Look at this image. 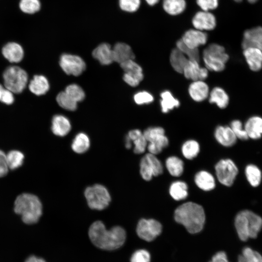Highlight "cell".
<instances>
[{"label": "cell", "mask_w": 262, "mask_h": 262, "mask_svg": "<svg viewBox=\"0 0 262 262\" xmlns=\"http://www.w3.org/2000/svg\"><path fill=\"white\" fill-rule=\"evenodd\" d=\"M88 235L92 243L97 247L112 250L121 247L124 243L126 233L120 226H115L107 230L100 221H96L90 227Z\"/></svg>", "instance_id": "1"}, {"label": "cell", "mask_w": 262, "mask_h": 262, "mask_svg": "<svg viewBox=\"0 0 262 262\" xmlns=\"http://www.w3.org/2000/svg\"><path fill=\"white\" fill-rule=\"evenodd\" d=\"M174 219L177 223L182 225L189 233L195 234L203 229L205 214L201 205L188 202L180 205L176 209Z\"/></svg>", "instance_id": "2"}, {"label": "cell", "mask_w": 262, "mask_h": 262, "mask_svg": "<svg viewBox=\"0 0 262 262\" xmlns=\"http://www.w3.org/2000/svg\"><path fill=\"white\" fill-rule=\"evenodd\" d=\"M15 213L27 224H33L39 220L42 213V205L38 197L28 193L19 195L14 203Z\"/></svg>", "instance_id": "3"}, {"label": "cell", "mask_w": 262, "mask_h": 262, "mask_svg": "<svg viewBox=\"0 0 262 262\" xmlns=\"http://www.w3.org/2000/svg\"><path fill=\"white\" fill-rule=\"evenodd\" d=\"M235 227L241 240L255 238L262 228V218L250 211L244 210L236 215Z\"/></svg>", "instance_id": "4"}, {"label": "cell", "mask_w": 262, "mask_h": 262, "mask_svg": "<svg viewBox=\"0 0 262 262\" xmlns=\"http://www.w3.org/2000/svg\"><path fill=\"white\" fill-rule=\"evenodd\" d=\"M84 194L88 206L93 210H104L109 206L111 199L107 188L99 184L87 187Z\"/></svg>", "instance_id": "5"}, {"label": "cell", "mask_w": 262, "mask_h": 262, "mask_svg": "<svg viewBox=\"0 0 262 262\" xmlns=\"http://www.w3.org/2000/svg\"><path fill=\"white\" fill-rule=\"evenodd\" d=\"M4 86L14 93H20L26 86L28 75L22 68L17 66L7 67L3 74Z\"/></svg>", "instance_id": "6"}, {"label": "cell", "mask_w": 262, "mask_h": 262, "mask_svg": "<svg viewBox=\"0 0 262 262\" xmlns=\"http://www.w3.org/2000/svg\"><path fill=\"white\" fill-rule=\"evenodd\" d=\"M143 135L149 142L147 148L150 153L158 154L168 146L169 140L165 135V131L163 127H149L145 130Z\"/></svg>", "instance_id": "7"}, {"label": "cell", "mask_w": 262, "mask_h": 262, "mask_svg": "<svg viewBox=\"0 0 262 262\" xmlns=\"http://www.w3.org/2000/svg\"><path fill=\"white\" fill-rule=\"evenodd\" d=\"M216 177L219 181L224 185H232L238 172L234 163L230 159H222L215 166Z\"/></svg>", "instance_id": "8"}, {"label": "cell", "mask_w": 262, "mask_h": 262, "mask_svg": "<svg viewBox=\"0 0 262 262\" xmlns=\"http://www.w3.org/2000/svg\"><path fill=\"white\" fill-rule=\"evenodd\" d=\"M162 231V224L154 219H141L136 227V232L139 237L147 242L154 240Z\"/></svg>", "instance_id": "9"}, {"label": "cell", "mask_w": 262, "mask_h": 262, "mask_svg": "<svg viewBox=\"0 0 262 262\" xmlns=\"http://www.w3.org/2000/svg\"><path fill=\"white\" fill-rule=\"evenodd\" d=\"M59 65L66 74L75 76L81 75L86 67L85 63L81 57L67 53L61 56Z\"/></svg>", "instance_id": "10"}, {"label": "cell", "mask_w": 262, "mask_h": 262, "mask_svg": "<svg viewBox=\"0 0 262 262\" xmlns=\"http://www.w3.org/2000/svg\"><path fill=\"white\" fill-rule=\"evenodd\" d=\"M183 44L192 49H198L205 45L208 40V35L204 31L190 29L186 31L180 39Z\"/></svg>", "instance_id": "11"}, {"label": "cell", "mask_w": 262, "mask_h": 262, "mask_svg": "<svg viewBox=\"0 0 262 262\" xmlns=\"http://www.w3.org/2000/svg\"><path fill=\"white\" fill-rule=\"evenodd\" d=\"M192 22L195 29L201 31L212 30L216 24V18L212 13L202 10L195 15Z\"/></svg>", "instance_id": "12"}, {"label": "cell", "mask_w": 262, "mask_h": 262, "mask_svg": "<svg viewBox=\"0 0 262 262\" xmlns=\"http://www.w3.org/2000/svg\"><path fill=\"white\" fill-rule=\"evenodd\" d=\"M242 47L244 49L255 48L262 51V27H257L244 32Z\"/></svg>", "instance_id": "13"}, {"label": "cell", "mask_w": 262, "mask_h": 262, "mask_svg": "<svg viewBox=\"0 0 262 262\" xmlns=\"http://www.w3.org/2000/svg\"><path fill=\"white\" fill-rule=\"evenodd\" d=\"M188 92L190 98L195 101H203L209 97L210 88L206 82L202 80L192 81L189 84Z\"/></svg>", "instance_id": "14"}, {"label": "cell", "mask_w": 262, "mask_h": 262, "mask_svg": "<svg viewBox=\"0 0 262 262\" xmlns=\"http://www.w3.org/2000/svg\"><path fill=\"white\" fill-rule=\"evenodd\" d=\"M203 59L222 62L226 64L229 59V55L225 48L216 43L209 45L203 51Z\"/></svg>", "instance_id": "15"}, {"label": "cell", "mask_w": 262, "mask_h": 262, "mask_svg": "<svg viewBox=\"0 0 262 262\" xmlns=\"http://www.w3.org/2000/svg\"><path fill=\"white\" fill-rule=\"evenodd\" d=\"M214 136L218 143L226 147L234 145L237 139L231 128L228 126H217L214 130Z\"/></svg>", "instance_id": "16"}, {"label": "cell", "mask_w": 262, "mask_h": 262, "mask_svg": "<svg viewBox=\"0 0 262 262\" xmlns=\"http://www.w3.org/2000/svg\"><path fill=\"white\" fill-rule=\"evenodd\" d=\"M243 54L250 68L253 71H258L262 68V51L255 48L244 49Z\"/></svg>", "instance_id": "17"}, {"label": "cell", "mask_w": 262, "mask_h": 262, "mask_svg": "<svg viewBox=\"0 0 262 262\" xmlns=\"http://www.w3.org/2000/svg\"><path fill=\"white\" fill-rule=\"evenodd\" d=\"M92 55L103 65H108L114 62L113 49L106 43H101L97 47L93 50Z\"/></svg>", "instance_id": "18"}, {"label": "cell", "mask_w": 262, "mask_h": 262, "mask_svg": "<svg viewBox=\"0 0 262 262\" xmlns=\"http://www.w3.org/2000/svg\"><path fill=\"white\" fill-rule=\"evenodd\" d=\"M2 53L11 63L20 62L24 56L22 47L15 42H10L6 44L2 49Z\"/></svg>", "instance_id": "19"}, {"label": "cell", "mask_w": 262, "mask_h": 262, "mask_svg": "<svg viewBox=\"0 0 262 262\" xmlns=\"http://www.w3.org/2000/svg\"><path fill=\"white\" fill-rule=\"evenodd\" d=\"M113 52L114 62L120 64L129 60H134L135 58L131 47L125 43H116L113 49Z\"/></svg>", "instance_id": "20"}, {"label": "cell", "mask_w": 262, "mask_h": 262, "mask_svg": "<svg viewBox=\"0 0 262 262\" xmlns=\"http://www.w3.org/2000/svg\"><path fill=\"white\" fill-rule=\"evenodd\" d=\"M71 130L69 120L65 116L57 115L52 119L51 131L56 135L64 136L67 135Z\"/></svg>", "instance_id": "21"}, {"label": "cell", "mask_w": 262, "mask_h": 262, "mask_svg": "<svg viewBox=\"0 0 262 262\" xmlns=\"http://www.w3.org/2000/svg\"><path fill=\"white\" fill-rule=\"evenodd\" d=\"M245 130L249 138H260L262 136V118L258 116L250 117L246 122Z\"/></svg>", "instance_id": "22"}, {"label": "cell", "mask_w": 262, "mask_h": 262, "mask_svg": "<svg viewBox=\"0 0 262 262\" xmlns=\"http://www.w3.org/2000/svg\"><path fill=\"white\" fill-rule=\"evenodd\" d=\"M209 101L214 103L220 109L226 108L229 103V97L225 90L222 87L216 86L210 91Z\"/></svg>", "instance_id": "23"}, {"label": "cell", "mask_w": 262, "mask_h": 262, "mask_svg": "<svg viewBox=\"0 0 262 262\" xmlns=\"http://www.w3.org/2000/svg\"><path fill=\"white\" fill-rule=\"evenodd\" d=\"M196 185L201 190L208 191L213 189L215 181L213 176L209 172L202 170L197 172L195 176Z\"/></svg>", "instance_id": "24"}, {"label": "cell", "mask_w": 262, "mask_h": 262, "mask_svg": "<svg viewBox=\"0 0 262 262\" xmlns=\"http://www.w3.org/2000/svg\"><path fill=\"white\" fill-rule=\"evenodd\" d=\"M49 88L47 79L43 75H35L29 84V89L34 94L40 96L45 94Z\"/></svg>", "instance_id": "25"}, {"label": "cell", "mask_w": 262, "mask_h": 262, "mask_svg": "<svg viewBox=\"0 0 262 262\" xmlns=\"http://www.w3.org/2000/svg\"><path fill=\"white\" fill-rule=\"evenodd\" d=\"M188 60L186 56L177 48L171 50L169 56L170 63L177 72L182 74L183 68Z\"/></svg>", "instance_id": "26"}, {"label": "cell", "mask_w": 262, "mask_h": 262, "mask_svg": "<svg viewBox=\"0 0 262 262\" xmlns=\"http://www.w3.org/2000/svg\"><path fill=\"white\" fill-rule=\"evenodd\" d=\"M160 106L163 113H167L175 108H178L180 105L179 99L174 97L172 93L169 90H165L160 94Z\"/></svg>", "instance_id": "27"}, {"label": "cell", "mask_w": 262, "mask_h": 262, "mask_svg": "<svg viewBox=\"0 0 262 262\" xmlns=\"http://www.w3.org/2000/svg\"><path fill=\"white\" fill-rule=\"evenodd\" d=\"M171 196L175 200L185 199L188 195V186L182 181H175L171 183L169 189Z\"/></svg>", "instance_id": "28"}, {"label": "cell", "mask_w": 262, "mask_h": 262, "mask_svg": "<svg viewBox=\"0 0 262 262\" xmlns=\"http://www.w3.org/2000/svg\"><path fill=\"white\" fill-rule=\"evenodd\" d=\"M185 0H163L164 10L170 15L176 16L182 13L186 8Z\"/></svg>", "instance_id": "29"}, {"label": "cell", "mask_w": 262, "mask_h": 262, "mask_svg": "<svg viewBox=\"0 0 262 262\" xmlns=\"http://www.w3.org/2000/svg\"><path fill=\"white\" fill-rule=\"evenodd\" d=\"M165 166L170 174L174 177H179L183 173L184 164L178 157L167 158L165 161Z\"/></svg>", "instance_id": "30"}, {"label": "cell", "mask_w": 262, "mask_h": 262, "mask_svg": "<svg viewBox=\"0 0 262 262\" xmlns=\"http://www.w3.org/2000/svg\"><path fill=\"white\" fill-rule=\"evenodd\" d=\"M89 147V138L86 134L82 132H80L76 135L71 145L72 150L79 154L85 152Z\"/></svg>", "instance_id": "31"}, {"label": "cell", "mask_w": 262, "mask_h": 262, "mask_svg": "<svg viewBox=\"0 0 262 262\" xmlns=\"http://www.w3.org/2000/svg\"><path fill=\"white\" fill-rule=\"evenodd\" d=\"M199 151V143L193 139L186 141L181 147V152L183 156L188 160H192L196 157Z\"/></svg>", "instance_id": "32"}, {"label": "cell", "mask_w": 262, "mask_h": 262, "mask_svg": "<svg viewBox=\"0 0 262 262\" xmlns=\"http://www.w3.org/2000/svg\"><path fill=\"white\" fill-rule=\"evenodd\" d=\"M246 179L253 187L258 186L261 183L262 173L260 169L255 165L248 164L245 169Z\"/></svg>", "instance_id": "33"}, {"label": "cell", "mask_w": 262, "mask_h": 262, "mask_svg": "<svg viewBox=\"0 0 262 262\" xmlns=\"http://www.w3.org/2000/svg\"><path fill=\"white\" fill-rule=\"evenodd\" d=\"M200 68L199 62L189 60L183 68L182 74L187 79L192 81L198 80Z\"/></svg>", "instance_id": "34"}, {"label": "cell", "mask_w": 262, "mask_h": 262, "mask_svg": "<svg viewBox=\"0 0 262 262\" xmlns=\"http://www.w3.org/2000/svg\"><path fill=\"white\" fill-rule=\"evenodd\" d=\"M56 101L59 106L66 110L73 111L77 109V102L65 91L61 92L58 94Z\"/></svg>", "instance_id": "35"}, {"label": "cell", "mask_w": 262, "mask_h": 262, "mask_svg": "<svg viewBox=\"0 0 262 262\" xmlns=\"http://www.w3.org/2000/svg\"><path fill=\"white\" fill-rule=\"evenodd\" d=\"M6 155L8 167L11 169H15L19 167L23 163L24 156L19 151L12 150Z\"/></svg>", "instance_id": "36"}, {"label": "cell", "mask_w": 262, "mask_h": 262, "mask_svg": "<svg viewBox=\"0 0 262 262\" xmlns=\"http://www.w3.org/2000/svg\"><path fill=\"white\" fill-rule=\"evenodd\" d=\"M238 262H262V256L258 252L246 247L239 256Z\"/></svg>", "instance_id": "37"}, {"label": "cell", "mask_w": 262, "mask_h": 262, "mask_svg": "<svg viewBox=\"0 0 262 262\" xmlns=\"http://www.w3.org/2000/svg\"><path fill=\"white\" fill-rule=\"evenodd\" d=\"M40 7L39 0H21L19 3L21 10L27 14H34L38 12Z\"/></svg>", "instance_id": "38"}, {"label": "cell", "mask_w": 262, "mask_h": 262, "mask_svg": "<svg viewBox=\"0 0 262 262\" xmlns=\"http://www.w3.org/2000/svg\"><path fill=\"white\" fill-rule=\"evenodd\" d=\"M120 65L125 73L138 76H144L142 67L134 60H127Z\"/></svg>", "instance_id": "39"}, {"label": "cell", "mask_w": 262, "mask_h": 262, "mask_svg": "<svg viewBox=\"0 0 262 262\" xmlns=\"http://www.w3.org/2000/svg\"><path fill=\"white\" fill-rule=\"evenodd\" d=\"M176 48L183 52L189 60L199 62L200 55L198 49H192L187 47L183 44L181 39L179 40L176 42Z\"/></svg>", "instance_id": "40"}, {"label": "cell", "mask_w": 262, "mask_h": 262, "mask_svg": "<svg viewBox=\"0 0 262 262\" xmlns=\"http://www.w3.org/2000/svg\"><path fill=\"white\" fill-rule=\"evenodd\" d=\"M77 102L82 101L85 98V93L78 85L71 84L68 85L65 91Z\"/></svg>", "instance_id": "41"}, {"label": "cell", "mask_w": 262, "mask_h": 262, "mask_svg": "<svg viewBox=\"0 0 262 262\" xmlns=\"http://www.w3.org/2000/svg\"><path fill=\"white\" fill-rule=\"evenodd\" d=\"M140 172L142 178L146 181L151 180L154 176L152 168L145 156L140 161Z\"/></svg>", "instance_id": "42"}, {"label": "cell", "mask_w": 262, "mask_h": 262, "mask_svg": "<svg viewBox=\"0 0 262 262\" xmlns=\"http://www.w3.org/2000/svg\"><path fill=\"white\" fill-rule=\"evenodd\" d=\"M145 156L152 168L153 176H158L161 175L163 172V165L160 161L155 156V155L149 153L146 154Z\"/></svg>", "instance_id": "43"}, {"label": "cell", "mask_w": 262, "mask_h": 262, "mask_svg": "<svg viewBox=\"0 0 262 262\" xmlns=\"http://www.w3.org/2000/svg\"><path fill=\"white\" fill-rule=\"evenodd\" d=\"M134 102L138 105L148 104L154 100V97L147 91H139L133 96Z\"/></svg>", "instance_id": "44"}, {"label": "cell", "mask_w": 262, "mask_h": 262, "mask_svg": "<svg viewBox=\"0 0 262 262\" xmlns=\"http://www.w3.org/2000/svg\"><path fill=\"white\" fill-rule=\"evenodd\" d=\"M230 127L237 138L242 140H246L249 138L246 130L243 129L242 123L240 120H232L230 123Z\"/></svg>", "instance_id": "45"}, {"label": "cell", "mask_w": 262, "mask_h": 262, "mask_svg": "<svg viewBox=\"0 0 262 262\" xmlns=\"http://www.w3.org/2000/svg\"><path fill=\"white\" fill-rule=\"evenodd\" d=\"M140 2V0H119V5L122 10L132 13L138 9Z\"/></svg>", "instance_id": "46"}, {"label": "cell", "mask_w": 262, "mask_h": 262, "mask_svg": "<svg viewBox=\"0 0 262 262\" xmlns=\"http://www.w3.org/2000/svg\"><path fill=\"white\" fill-rule=\"evenodd\" d=\"M131 142L134 146L133 151L136 154H141L145 152L147 146V141L143 135V133Z\"/></svg>", "instance_id": "47"}, {"label": "cell", "mask_w": 262, "mask_h": 262, "mask_svg": "<svg viewBox=\"0 0 262 262\" xmlns=\"http://www.w3.org/2000/svg\"><path fill=\"white\" fill-rule=\"evenodd\" d=\"M150 255L145 249H141L135 251L131 258V262H150Z\"/></svg>", "instance_id": "48"}, {"label": "cell", "mask_w": 262, "mask_h": 262, "mask_svg": "<svg viewBox=\"0 0 262 262\" xmlns=\"http://www.w3.org/2000/svg\"><path fill=\"white\" fill-rule=\"evenodd\" d=\"M12 93L5 87L0 84V101L6 104L10 105L13 103L14 98Z\"/></svg>", "instance_id": "49"}, {"label": "cell", "mask_w": 262, "mask_h": 262, "mask_svg": "<svg viewBox=\"0 0 262 262\" xmlns=\"http://www.w3.org/2000/svg\"><path fill=\"white\" fill-rule=\"evenodd\" d=\"M196 1L202 10L205 11L214 10L218 5V0H196Z\"/></svg>", "instance_id": "50"}, {"label": "cell", "mask_w": 262, "mask_h": 262, "mask_svg": "<svg viewBox=\"0 0 262 262\" xmlns=\"http://www.w3.org/2000/svg\"><path fill=\"white\" fill-rule=\"evenodd\" d=\"M123 79L129 85L132 87L137 86L143 80L144 78L138 76L125 73Z\"/></svg>", "instance_id": "51"}, {"label": "cell", "mask_w": 262, "mask_h": 262, "mask_svg": "<svg viewBox=\"0 0 262 262\" xmlns=\"http://www.w3.org/2000/svg\"><path fill=\"white\" fill-rule=\"evenodd\" d=\"M6 154L0 150V177L5 176L8 171Z\"/></svg>", "instance_id": "52"}, {"label": "cell", "mask_w": 262, "mask_h": 262, "mask_svg": "<svg viewBox=\"0 0 262 262\" xmlns=\"http://www.w3.org/2000/svg\"><path fill=\"white\" fill-rule=\"evenodd\" d=\"M210 262H229L227 256L225 252L220 251L217 252L213 256Z\"/></svg>", "instance_id": "53"}, {"label": "cell", "mask_w": 262, "mask_h": 262, "mask_svg": "<svg viewBox=\"0 0 262 262\" xmlns=\"http://www.w3.org/2000/svg\"><path fill=\"white\" fill-rule=\"evenodd\" d=\"M208 70H209L206 67H201L199 74L198 80L202 81L205 80L208 76Z\"/></svg>", "instance_id": "54"}, {"label": "cell", "mask_w": 262, "mask_h": 262, "mask_svg": "<svg viewBox=\"0 0 262 262\" xmlns=\"http://www.w3.org/2000/svg\"><path fill=\"white\" fill-rule=\"evenodd\" d=\"M24 262H46L42 258L35 256H31Z\"/></svg>", "instance_id": "55"}, {"label": "cell", "mask_w": 262, "mask_h": 262, "mask_svg": "<svg viewBox=\"0 0 262 262\" xmlns=\"http://www.w3.org/2000/svg\"><path fill=\"white\" fill-rule=\"evenodd\" d=\"M131 145V141L127 135L125 138V147L127 148L130 149Z\"/></svg>", "instance_id": "56"}, {"label": "cell", "mask_w": 262, "mask_h": 262, "mask_svg": "<svg viewBox=\"0 0 262 262\" xmlns=\"http://www.w3.org/2000/svg\"><path fill=\"white\" fill-rule=\"evenodd\" d=\"M147 3L150 6H153L156 4L159 0H145Z\"/></svg>", "instance_id": "57"}, {"label": "cell", "mask_w": 262, "mask_h": 262, "mask_svg": "<svg viewBox=\"0 0 262 262\" xmlns=\"http://www.w3.org/2000/svg\"><path fill=\"white\" fill-rule=\"evenodd\" d=\"M236 2H241V1H242V0H234ZM258 0H247V1L251 3H255Z\"/></svg>", "instance_id": "58"}]
</instances>
